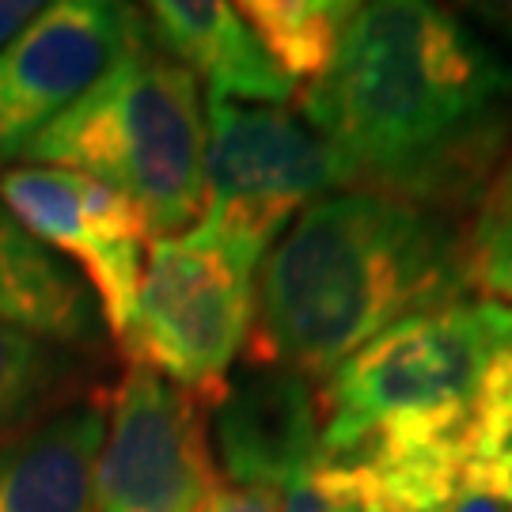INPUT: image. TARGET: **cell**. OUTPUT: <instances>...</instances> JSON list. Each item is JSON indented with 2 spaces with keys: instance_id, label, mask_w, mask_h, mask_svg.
<instances>
[{
  "instance_id": "15",
  "label": "cell",
  "mask_w": 512,
  "mask_h": 512,
  "mask_svg": "<svg viewBox=\"0 0 512 512\" xmlns=\"http://www.w3.org/2000/svg\"><path fill=\"white\" fill-rule=\"evenodd\" d=\"M73 372L61 346L0 323V444L46 418Z\"/></svg>"
},
{
  "instance_id": "3",
  "label": "cell",
  "mask_w": 512,
  "mask_h": 512,
  "mask_svg": "<svg viewBox=\"0 0 512 512\" xmlns=\"http://www.w3.org/2000/svg\"><path fill=\"white\" fill-rule=\"evenodd\" d=\"M23 167H61L137 205L152 239L186 236L205 205V107L198 80L152 42L110 65L23 152Z\"/></svg>"
},
{
  "instance_id": "23",
  "label": "cell",
  "mask_w": 512,
  "mask_h": 512,
  "mask_svg": "<svg viewBox=\"0 0 512 512\" xmlns=\"http://www.w3.org/2000/svg\"><path fill=\"white\" fill-rule=\"evenodd\" d=\"M471 12H475L478 23L494 27L497 35L509 38V42H512V4H475Z\"/></svg>"
},
{
  "instance_id": "9",
  "label": "cell",
  "mask_w": 512,
  "mask_h": 512,
  "mask_svg": "<svg viewBox=\"0 0 512 512\" xmlns=\"http://www.w3.org/2000/svg\"><path fill=\"white\" fill-rule=\"evenodd\" d=\"M0 202L31 236L76 262L114 338L133 315L148 247L156 243L137 205L88 175L61 167H12L0 175Z\"/></svg>"
},
{
  "instance_id": "12",
  "label": "cell",
  "mask_w": 512,
  "mask_h": 512,
  "mask_svg": "<svg viewBox=\"0 0 512 512\" xmlns=\"http://www.w3.org/2000/svg\"><path fill=\"white\" fill-rule=\"evenodd\" d=\"M107 410L69 403L0 444V512H95Z\"/></svg>"
},
{
  "instance_id": "5",
  "label": "cell",
  "mask_w": 512,
  "mask_h": 512,
  "mask_svg": "<svg viewBox=\"0 0 512 512\" xmlns=\"http://www.w3.org/2000/svg\"><path fill=\"white\" fill-rule=\"evenodd\" d=\"M349 190L334 148L289 107L205 103V205L190 232L247 270L262 266L311 202Z\"/></svg>"
},
{
  "instance_id": "17",
  "label": "cell",
  "mask_w": 512,
  "mask_h": 512,
  "mask_svg": "<svg viewBox=\"0 0 512 512\" xmlns=\"http://www.w3.org/2000/svg\"><path fill=\"white\" fill-rule=\"evenodd\" d=\"M475 220L463 232L467 285L512 308V148L475 198Z\"/></svg>"
},
{
  "instance_id": "21",
  "label": "cell",
  "mask_w": 512,
  "mask_h": 512,
  "mask_svg": "<svg viewBox=\"0 0 512 512\" xmlns=\"http://www.w3.org/2000/svg\"><path fill=\"white\" fill-rule=\"evenodd\" d=\"M444 512H512L501 497H494L490 490H482L478 482H467L463 490H459V497L448 505Z\"/></svg>"
},
{
  "instance_id": "18",
  "label": "cell",
  "mask_w": 512,
  "mask_h": 512,
  "mask_svg": "<svg viewBox=\"0 0 512 512\" xmlns=\"http://www.w3.org/2000/svg\"><path fill=\"white\" fill-rule=\"evenodd\" d=\"M198 512H281V494L255 490V486H232L217 478Z\"/></svg>"
},
{
  "instance_id": "14",
  "label": "cell",
  "mask_w": 512,
  "mask_h": 512,
  "mask_svg": "<svg viewBox=\"0 0 512 512\" xmlns=\"http://www.w3.org/2000/svg\"><path fill=\"white\" fill-rule=\"evenodd\" d=\"M236 8L293 84H315L327 73L349 16L357 12L349 0H243Z\"/></svg>"
},
{
  "instance_id": "6",
  "label": "cell",
  "mask_w": 512,
  "mask_h": 512,
  "mask_svg": "<svg viewBox=\"0 0 512 512\" xmlns=\"http://www.w3.org/2000/svg\"><path fill=\"white\" fill-rule=\"evenodd\" d=\"M255 270L198 232L156 239L126 334L129 365L213 406L255 327Z\"/></svg>"
},
{
  "instance_id": "4",
  "label": "cell",
  "mask_w": 512,
  "mask_h": 512,
  "mask_svg": "<svg viewBox=\"0 0 512 512\" xmlns=\"http://www.w3.org/2000/svg\"><path fill=\"white\" fill-rule=\"evenodd\" d=\"M509 319L512 308L494 300H456L410 315L357 349L323 387L319 459L380 440L459 437Z\"/></svg>"
},
{
  "instance_id": "8",
  "label": "cell",
  "mask_w": 512,
  "mask_h": 512,
  "mask_svg": "<svg viewBox=\"0 0 512 512\" xmlns=\"http://www.w3.org/2000/svg\"><path fill=\"white\" fill-rule=\"evenodd\" d=\"M213 482L202 399L129 365L95 463V512H198Z\"/></svg>"
},
{
  "instance_id": "13",
  "label": "cell",
  "mask_w": 512,
  "mask_h": 512,
  "mask_svg": "<svg viewBox=\"0 0 512 512\" xmlns=\"http://www.w3.org/2000/svg\"><path fill=\"white\" fill-rule=\"evenodd\" d=\"M95 300L65 258L46 251L0 202V323L54 346L95 338Z\"/></svg>"
},
{
  "instance_id": "10",
  "label": "cell",
  "mask_w": 512,
  "mask_h": 512,
  "mask_svg": "<svg viewBox=\"0 0 512 512\" xmlns=\"http://www.w3.org/2000/svg\"><path fill=\"white\" fill-rule=\"evenodd\" d=\"M213 440L224 482L270 494L293 490L319 463L315 387L293 368L255 365L213 399Z\"/></svg>"
},
{
  "instance_id": "7",
  "label": "cell",
  "mask_w": 512,
  "mask_h": 512,
  "mask_svg": "<svg viewBox=\"0 0 512 512\" xmlns=\"http://www.w3.org/2000/svg\"><path fill=\"white\" fill-rule=\"evenodd\" d=\"M145 35V8L133 4H42V12L0 50V167L19 164L38 133L92 92Z\"/></svg>"
},
{
  "instance_id": "22",
  "label": "cell",
  "mask_w": 512,
  "mask_h": 512,
  "mask_svg": "<svg viewBox=\"0 0 512 512\" xmlns=\"http://www.w3.org/2000/svg\"><path fill=\"white\" fill-rule=\"evenodd\" d=\"M281 512H330L327 497L319 494V486L315 482H296L293 490H285L281 494Z\"/></svg>"
},
{
  "instance_id": "19",
  "label": "cell",
  "mask_w": 512,
  "mask_h": 512,
  "mask_svg": "<svg viewBox=\"0 0 512 512\" xmlns=\"http://www.w3.org/2000/svg\"><path fill=\"white\" fill-rule=\"evenodd\" d=\"M311 482L319 486V494L327 497L330 512H368L365 501L353 494V486H349L346 478L338 475L334 467H327V463H315V471H311Z\"/></svg>"
},
{
  "instance_id": "2",
  "label": "cell",
  "mask_w": 512,
  "mask_h": 512,
  "mask_svg": "<svg viewBox=\"0 0 512 512\" xmlns=\"http://www.w3.org/2000/svg\"><path fill=\"white\" fill-rule=\"evenodd\" d=\"M463 232L452 220L349 186L311 202L255 277V365L327 380L384 330L467 293Z\"/></svg>"
},
{
  "instance_id": "20",
  "label": "cell",
  "mask_w": 512,
  "mask_h": 512,
  "mask_svg": "<svg viewBox=\"0 0 512 512\" xmlns=\"http://www.w3.org/2000/svg\"><path fill=\"white\" fill-rule=\"evenodd\" d=\"M42 12V4L35 0H0V50Z\"/></svg>"
},
{
  "instance_id": "1",
  "label": "cell",
  "mask_w": 512,
  "mask_h": 512,
  "mask_svg": "<svg viewBox=\"0 0 512 512\" xmlns=\"http://www.w3.org/2000/svg\"><path fill=\"white\" fill-rule=\"evenodd\" d=\"M300 110L349 186L444 213L482 194L505 156L512 65L440 4H357Z\"/></svg>"
},
{
  "instance_id": "11",
  "label": "cell",
  "mask_w": 512,
  "mask_h": 512,
  "mask_svg": "<svg viewBox=\"0 0 512 512\" xmlns=\"http://www.w3.org/2000/svg\"><path fill=\"white\" fill-rule=\"evenodd\" d=\"M145 19L152 42L194 80L202 76L209 84V99L258 107H281L293 99L296 84L277 69V61L266 54L236 4L160 0L148 4Z\"/></svg>"
},
{
  "instance_id": "16",
  "label": "cell",
  "mask_w": 512,
  "mask_h": 512,
  "mask_svg": "<svg viewBox=\"0 0 512 512\" xmlns=\"http://www.w3.org/2000/svg\"><path fill=\"white\" fill-rule=\"evenodd\" d=\"M463 444H467L471 482L501 497L512 509V319L505 342L486 365Z\"/></svg>"
}]
</instances>
